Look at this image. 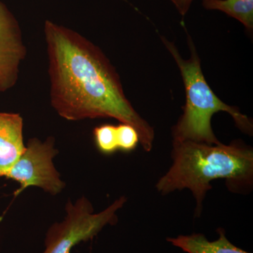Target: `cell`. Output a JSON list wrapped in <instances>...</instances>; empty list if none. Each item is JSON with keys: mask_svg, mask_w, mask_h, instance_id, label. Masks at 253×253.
I'll use <instances>...</instances> for the list:
<instances>
[{"mask_svg": "<svg viewBox=\"0 0 253 253\" xmlns=\"http://www.w3.org/2000/svg\"><path fill=\"white\" fill-rule=\"evenodd\" d=\"M44 34L50 101L56 112L69 121L113 118L130 125L150 152L154 129L126 98L119 74L104 51L78 32L49 20Z\"/></svg>", "mask_w": 253, "mask_h": 253, "instance_id": "cell-1", "label": "cell"}, {"mask_svg": "<svg viewBox=\"0 0 253 253\" xmlns=\"http://www.w3.org/2000/svg\"><path fill=\"white\" fill-rule=\"evenodd\" d=\"M172 159L156 189L164 195L189 189L196 200V215L201 214L206 194L212 189L211 181L226 179L233 187L253 184V151L241 141L225 145L172 141Z\"/></svg>", "mask_w": 253, "mask_h": 253, "instance_id": "cell-2", "label": "cell"}, {"mask_svg": "<svg viewBox=\"0 0 253 253\" xmlns=\"http://www.w3.org/2000/svg\"><path fill=\"white\" fill-rule=\"evenodd\" d=\"M161 39L179 68L185 88L186 102L182 114L172 127L173 141L220 144L211 125L213 115L219 111L229 113L240 130L252 135L253 125L251 119L243 114L239 108L229 106L219 99L208 84L192 38L187 33L186 40L190 51L187 59L181 56L174 42L164 36H161Z\"/></svg>", "mask_w": 253, "mask_h": 253, "instance_id": "cell-3", "label": "cell"}, {"mask_svg": "<svg viewBox=\"0 0 253 253\" xmlns=\"http://www.w3.org/2000/svg\"><path fill=\"white\" fill-rule=\"evenodd\" d=\"M126 201L122 196L104 211L94 213L92 204L86 197L80 198L75 204L69 200L66 206V217L47 231L42 253H70L82 241L93 239L104 226L116 223V213Z\"/></svg>", "mask_w": 253, "mask_h": 253, "instance_id": "cell-4", "label": "cell"}, {"mask_svg": "<svg viewBox=\"0 0 253 253\" xmlns=\"http://www.w3.org/2000/svg\"><path fill=\"white\" fill-rule=\"evenodd\" d=\"M55 139L49 136L45 141L38 138L28 140L24 152L2 176L19 183L15 196L31 186L41 188L51 195H57L64 189V181L55 168L53 160L59 154L55 149Z\"/></svg>", "mask_w": 253, "mask_h": 253, "instance_id": "cell-5", "label": "cell"}, {"mask_svg": "<svg viewBox=\"0 0 253 253\" xmlns=\"http://www.w3.org/2000/svg\"><path fill=\"white\" fill-rule=\"evenodd\" d=\"M27 54L18 20L0 1V93L14 87Z\"/></svg>", "mask_w": 253, "mask_h": 253, "instance_id": "cell-6", "label": "cell"}, {"mask_svg": "<svg viewBox=\"0 0 253 253\" xmlns=\"http://www.w3.org/2000/svg\"><path fill=\"white\" fill-rule=\"evenodd\" d=\"M23 120L18 113H0V177L24 152Z\"/></svg>", "mask_w": 253, "mask_h": 253, "instance_id": "cell-7", "label": "cell"}, {"mask_svg": "<svg viewBox=\"0 0 253 253\" xmlns=\"http://www.w3.org/2000/svg\"><path fill=\"white\" fill-rule=\"evenodd\" d=\"M219 238L209 241L203 234L168 238V241L186 253H250L236 247L226 239L224 230L219 229Z\"/></svg>", "mask_w": 253, "mask_h": 253, "instance_id": "cell-8", "label": "cell"}, {"mask_svg": "<svg viewBox=\"0 0 253 253\" xmlns=\"http://www.w3.org/2000/svg\"><path fill=\"white\" fill-rule=\"evenodd\" d=\"M208 10H217L235 18L250 33L253 30V0H203Z\"/></svg>", "mask_w": 253, "mask_h": 253, "instance_id": "cell-9", "label": "cell"}, {"mask_svg": "<svg viewBox=\"0 0 253 253\" xmlns=\"http://www.w3.org/2000/svg\"><path fill=\"white\" fill-rule=\"evenodd\" d=\"M93 134L96 148L101 154L111 155L118 151L116 126L106 124L96 126Z\"/></svg>", "mask_w": 253, "mask_h": 253, "instance_id": "cell-10", "label": "cell"}, {"mask_svg": "<svg viewBox=\"0 0 253 253\" xmlns=\"http://www.w3.org/2000/svg\"><path fill=\"white\" fill-rule=\"evenodd\" d=\"M118 150L123 152L134 151L140 142L137 131L134 126L126 123H121L116 126Z\"/></svg>", "mask_w": 253, "mask_h": 253, "instance_id": "cell-11", "label": "cell"}, {"mask_svg": "<svg viewBox=\"0 0 253 253\" xmlns=\"http://www.w3.org/2000/svg\"><path fill=\"white\" fill-rule=\"evenodd\" d=\"M169 1L175 6L179 14L184 16L189 11L190 7L194 0H169Z\"/></svg>", "mask_w": 253, "mask_h": 253, "instance_id": "cell-12", "label": "cell"}]
</instances>
